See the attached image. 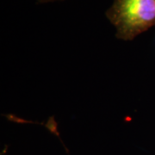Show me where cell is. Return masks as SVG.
<instances>
[{"instance_id": "6da1fadb", "label": "cell", "mask_w": 155, "mask_h": 155, "mask_svg": "<svg viewBox=\"0 0 155 155\" xmlns=\"http://www.w3.org/2000/svg\"><path fill=\"white\" fill-rule=\"evenodd\" d=\"M106 17L117 38L132 41L155 26V0H114Z\"/></svg>"}, {"instance_id": "7a4b0ae2", "label": "cell", "mask_w": 155, "mask_h": 155, "mask_svg": "<svg viewBox=\"0 0 155 155\" xmlns=\"http://www.w3.org/2000/svg\"><path fill=\"white\" fill-rule=\"evenodd\" d=\"M39 3H48V2H54V1H57V0H37ZM62 1V0H60Z\"/></svg>"}]
</instances>
